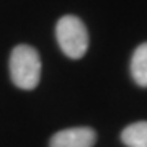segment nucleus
<instances>
[{
    "mask_svg": "<svg viewBox=\"0 0 147 147\" xmlns=\"http://www.w3.org/2000/svg\"><path fill=\"white\" fill-rule=\"evenodd\" d=\"M11 82L21 90L36 88L41 79V59L34 47L20 44L10 54Z\"/></svg>",
    "mask_w": 147,
    "mask_h": 147,
    "instance_id": "obj_1",
    "label": "nucleus"
},
{
    "mask_svg": "<svg viewBox=\"0 0 147 147\" xmlns=\"http://www.w3.org/2000/svg\"><path fill=\"white\" fill-rule=\"evenodd\" d=\"M56 38L62 53L70 59H80L88 49V31L84 21L74 15H65L57 21Z\"/></svg>",
    "mask_w": 147,
    "mask_h": 147,
    "instance_id": "obj_2",
    "label": "nucleus"
},
{
    "mask_svg": "<svg viewBox=\"0 0 147 147\" xmlns=\"http://www.w3.org/2000/svg\"><path fill=\"white\" fill-rule=\"evenodd\" d=\"M95 142L96 134L93 129L87 126H79L56 132L49 141V147H93Z\"/></svg>",
    "mask_w": 147,
    "mask_h": 147,
    "instance_id": "obj_3",
    "label": "nucleus"
},
{
    "mask_svg": "<svg viewBox=\"0 0 147 147\" xmlns=\"http://www.w3.org/2000/svg\"><path fill=\"white\" fill-rule=\"evenodd\" d=\"M131 75L139 87H147V42L137 46L131 59Z\"/></svg>",
    "mask_w": 147,
    "mask_h": 147,
    "instance_id": "obj_4",
    "label": "nucleus"
},
{
    "mask_svg": "<svg viewBox=\"0 0 147 147\" xmlns=\"http://www.w3.org/2000/svg\"><path fill=\"white\" fill-rule=\"evenodd\" d=\"M121 141L127 147H147V121L132 123L121 132Z\"/></svg>",
    "mask_w": 147,
    "mask_h": 147,
    "instance_id": "obj_5",
    "label": "nucleus"
}]
</instances>
